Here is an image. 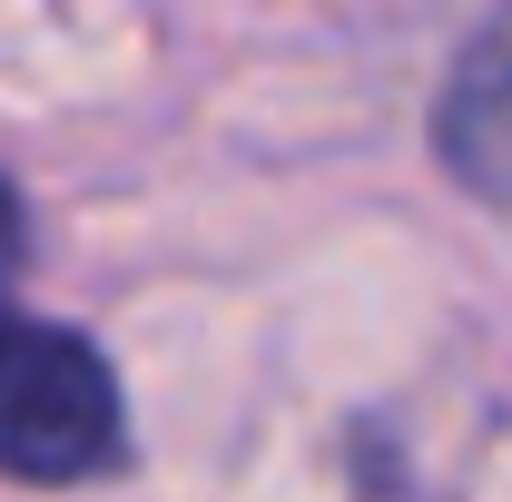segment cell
<instances>
[{"label": "cell", "mask_w": 512, "mask_h": 502, "mask_svg": "<svg viewBox=\"0 0 512 502\" xmlns=\"http://www.w3.org/2000/svg\"><path fill=\"white\" fill-rule=\"evenodd\" d=\"M128 443L119 375L99 365L89 335L0 315V473L10 483H89Z\"/></svg>", "instance_id": "6da1fadb"}, {"label": "cell", "mask_w": 512, "mask_h": 502, "mask_svg": "<svg viewBox=\"0 0 512 502\" xmlns=\"http://www.w3.org/2000/svg\"><path fill=\"white\" fill-rule=\"evenodd\" d=\"M434 128H444V168L453 178H463L473 197H503L512 207V10L463 50Z\"/></svg>", "instance_id": "7a4b0ae2"}, {"label": "cell", "mask_w": 512, "mask_h": 502, "mask_svg": "<svg viewBox=\"0 0 512 502\" xmlns=\"http://www.w3.org/2000/svg\"><path fill=\"white\" fill-rule=\"evenodd\" d=\"M20 247H30V227H20V197H10V178H0V286L20 276Z\"/></svg>", "instance_id": "3957f363"}]
</instances>
